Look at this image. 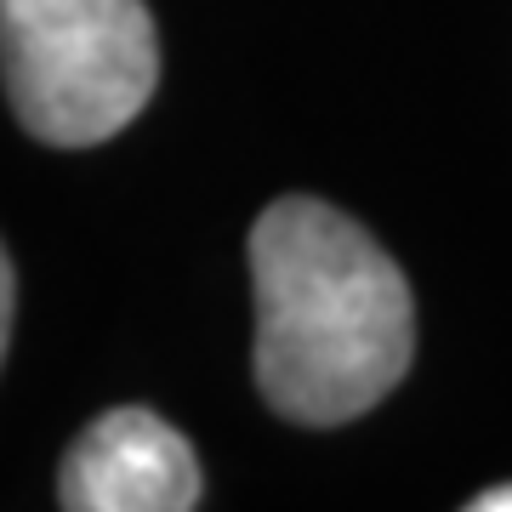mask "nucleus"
<instances>
[{
    "label": "nucleus",
    "mask_w": 512,
    "mask_h": 512,
    "mask_svg": "<svg viewBox=\"0 0 512 512\" xmlns=\"http://www.w3.org/2000/svg\"><path fill=\"white\" fill-rule=\"evenodd\" d=\"M256 387L296 427H342L404 382L416 302L399 262L325 200H274L251 228Z\"/></svg>",
    "instance_id": "1"
},
{
    "label": "nucleus",
    "mask_w": 512,
    "mask_h": 512,
    "mask_svg": "<svg viewBox=\"0 0 512 512\" xmlns=\"http://www.w3.org/2000/svg\"><path fill=\"white\" fill-rule=\"evenodd\" d=\"M12 296H18L12 262H6V251H0V365H6V342H12Z\"/></svg>",
    "instance_id": "4"
},
{
    "label": "nucleus",
    "mask_w": 512,
    "mask_h": 512,
    "mask_svg": "<svg viewBox=\"0 0 512 512\" xmlns=\"http://www.w3.org/2000/svg\"><path fill=\"white\" fill-rule=\"evenodd\" d=\"M467 507H473V512H512V484H495V490L473 495Z\"/></svg>",
    "instance_id": "5"
},
{
    "label": "nucleus",
    "mask_w": 512,
    "mask_h": 512,
    "mask_svg": "<svg viewBox=\"0 0 512 512\" xmlns=\"http://www.w3.org/2000/svg\"><path fill=\"white\" fill-rule=\"evenodd\" d=\"M0 80L29 137L109 143L154 97V18L143 0H0Z\"/></svg>",
    "instance_id": "2"
},
{
    "label": "nucleus",
    "mask_w": 512,
    "mask_h": 512,
    "mask_svg": "<svg viewBox=\"0 0 512 512\" xmlns=\"http://www.w3.org/2000/svg\"><path fill=\"white\" fill-rule=\"evenodd\" d=\"M57 501L69 512H188L200 507V461L171 421L120 404L69 444Z\"/></svg>",
    "instance_id": "3"
}]
</instances>
